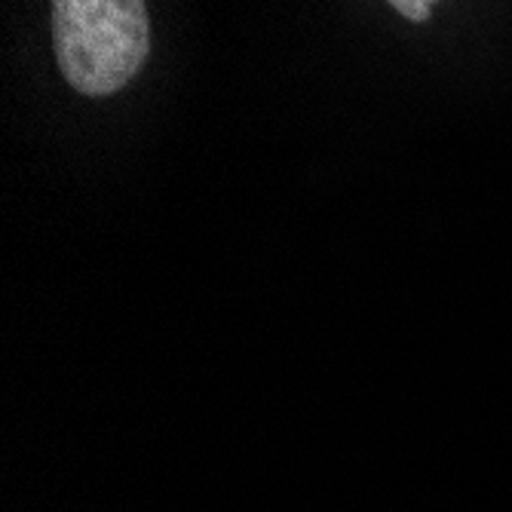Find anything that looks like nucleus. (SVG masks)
Listing matches in <instances>:
<instances>
[{
  "instance_id": "obj_2",
  "label": "nucleus",
  "mask_w": 512,
  "mask_h": 512,
  "mask_svg": "<svg viewBox=\"0 0 512 512\" xmlns=\"http://www.w3.org/2000/svg\"><path fill=\"white\" fill-rule=\"evenodd\" d=\"M399 16H405V19H411V22H427L430 19V13H433V7L430 4H424V0H393L390 4Z\"/></svg>"
},
{
  "instance_id": "obj_1",
  "label": "nucleus",
  "mask_w": 512,
  "mask_h": 512,
  "mask_svg": "<svg viewBox=\"0 0 512 512\" xmlns=\"http://www.w3.org/2000/svg\"><path fill=\"white\" fill-rule=\"evenodd\" d=\"M53 46L65 80L89 99L120 92L151 53L142 0H56Z\"/></svg>"
}]
</instances>
